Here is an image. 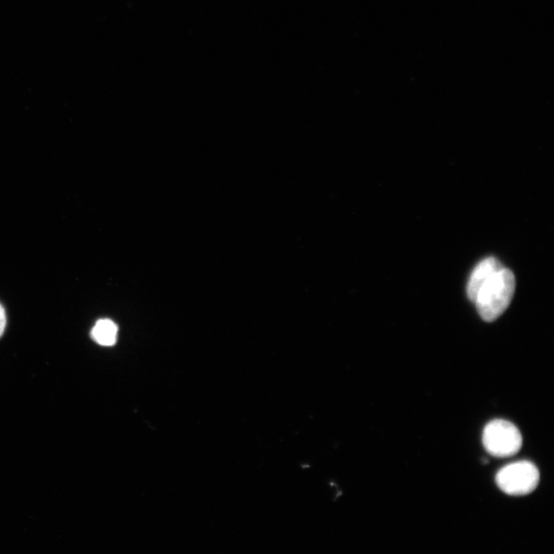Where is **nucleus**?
I'll use <instances>...</instances> for the list:
<instances>
[{"label": "nucleus", "instance_id": "f257e3e1", "mask_svg": "<svg viewBox=\"0 0 554 554\" xmlns=\"http://www.w3.org/2000/svg\"><path fill=\"white\" fill-rule=\"evenodd\" d=\"M516 292V276L508 268H500L481 288L474 304L485 322L500 318Z\"/></svg>", "mask_w": 554, "mask_h": 554}, {"label": "nucleus", "instance_id": "f03ea898", "mask_svg": "<svg viewBox=\"0 0 554 554\" xmlns=\"http://www.w3.org/2000/svg\"><path fill=\"white\" fill-rule=\"evenodd\" d=\"M483 444L490 455L507 458L520 452L523 437L519 428L511 422L494 420L484 430Z\"/></svg>", "mask_w": 554, "mask_h": 554}, {"label": "nucleus", "instance_id": "7ed1b4c3", "mask_svg": "<svg viewBox=\"0 0 554 554\" xmlns=\"http://www.w3.org/2000/svg\"><path fill=\"white\" fill-rule=\"evenodd\" d=\"M539 481V470L529 461L511 463L503 467L496 476L500 490L510 496L531 494L538 487Z\"/></svg>", "mask_w": 554, "mask_h": 554}, {"label": "nucleus", "instance_id": "20e7f679", "mask_svg": "<svg viewBox=\"0 0 554 554\" xmlns=\"http://www.w3.org/2000/svg\"><path fill=\"white\" fill-rule=\"evenodd\" d=\"M502 267V264L496 258L490 257L480 262L473 269L467 284V296L472 302L476 300L481 288Z\"/></svg>", "mask_w": 554, "mask_h": 554}, {"label": "nucleus", "instance_id": "39448f33", "mask_svg": "<svg viewBox=\"0 0 554 554\" xmlns=\"http://www.w3.org/2000/svg\"><path fill=\"white\" fill-rule=\"evenodd\" d=\"M118 328L110 320H100L91 332L92 339L102 346H113L117 340Z\"/></svg>", "mask_w": 554, "mask_h": 554}, {"label": "nucleus", "instance_id": "423d86ee", "mask_svg": "<svg viewBox=\"0 0 554 554\" xmlns=\"http://www.w3.org/2000/svg\"><path fill=\"white\" fill-rule=\"evenodd\" d=\"M7 327V315L5 308L0 305V337H2L5 333Z\"/></svg>", "mask_w": 554, "mask_h": 554}]
</instances>
